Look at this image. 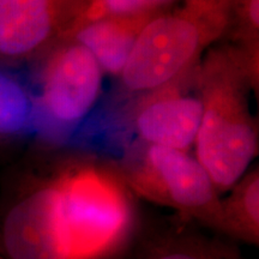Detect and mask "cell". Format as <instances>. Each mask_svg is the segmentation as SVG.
Wrapping results in <instances>:
<instances>
[{
  "label": "cell",
  "instance_id": "obj_1",
  "mask_svg": "<svg viewBox=\"0 0 259 259\" xmlns=\"http://www.w3.org/2000/svg\"><path fill=\"white\" fill-rule=\"evenodd\" d=\"M202 120L196 158L221 194L245 176L258 154V124L250 107L254 93L240 58L228 44L210 48L196 67Z\"/></svg>",
  "mask_w": 259,
  "mask_h": 259
},
{
  "label": "cell",
  "instance_id": "obj_2",
  "mask_svg": "<svg viewBox=\"0 0 259 259\" xmlns=\"http://www.w3.org/2000/svg\"><path fill=\"white\" fill-rule=\"evenodd\" d=\"M233 0H178L157 12L138 37L122 71V85L148 93L193 69L226 37Z\"/></svg>",
  "mask_w": 259,
  "mask_h": 259
},
{
  "label": "cell",
  "instance_id": "obj_3",
  "mask_svg": "<svg viewBox=\"0 0 259 259\" xmlns=\"http://www.w3.org/2000/svg\"><path fill=\"white\" fill-rule=\"evenodd\" d=\"M69 259H105L121 247L134 222L125 186L111 171L84 164L53 180Z\"/></svg>",
  "mask_w": 259,
  "mask_h": 259
},
{
  "label": "cell",
  "instance_id": "obj_4",
  "mask_svg": "<svg viewBox=\"0 0 259 259\" xmlns=\"http://www.w3.org/2000/svg\"><path fill=\"white\" fill-rule=\"evenodd\" d=\"M125 179L143 198L220 229L221 197L208 171L187 151L145 145Z\"/></svg>",
  "mask_w": 259,
  "mask_h": 259
},
{
  "label": "cell",
  "instance_id": "obj_5",
  "mask_svg": "<svg viewBox=\"0 0 259 259\" xmlns=\"http://www.w3.org/2000/svg\"><path fill=\"white\" fill-rule=\"evenodd\" d=\"M105 73L85 47L74 40L58 44L42 71L36 109L59 126H72L92 111L102 93Z\"/></svg>",
  "mask_w": 259,
  "mask_h": 259
},
{
  "label": "cell",
  "instance_id": "obj_6",
  "mask_svg": "<svg viewBox=\"0 0 259 259\" xmlns=\"http://www.w3.org/2000/svg\"><path fill=\"white\" fill-rule=\"evenodd\" d=\"M89 0H0V61L48 54L66 38Z\"/></svg>",
  "mask_w": 259,
  "mask_h": 259
},
{
  "label": "cell",
  "instance_id": "obj_7",
  "mask_svg": "<svg viewBox=\"0 0 259 259\" xmlns=\"http://www.w3.org/2000/svg\"><path fill=\"white\" fill-rule=\"evenodd\" d=\"M196 66L160 88L145 93L134 111V126L145 145L187 151L202 120Z\"/></svg>",
  "mask_w": 259,
  "mask_h": 259
},
{
  "label": "cell",
  "instance_id": "obj_8",
  "mask_svg": "<svg viewBox=\"0 0 259 259\" xmlns=\"http://www.w3.org/2000/svg\"><path fill=\"white\" fill-rule=\"evenodd\" d=\"M0 242L8 259H69L53 181L32 190L10 208Z\"/></svg>",
  "mask_w": 259,
  "mask_h": 259
},
{
  "label": "cell",
  "instance_id": "obj_9",
  "mask_svg": "<svg viewBox=\"0 0 259 259\" xmlns=\"http://www.w3.org/2000/svg\"><path fill=\"white\" fill-rule=\"evenodd\" d=\"M157 12L106 16L82 24L66 40H74L85 47L103 73L120 77L138 37Z\"/></svg>",
  "mask_w": 259,
  "mask_h": 259
},
{
  "label": "cell",
  "instance_id": "obj_10",
  "mask_svg": "<svg viewBox=\"0 0 259 259\" xmlns=\"http://www.w3.org/2000/svg\"><path fill=\"white\" fill-rule=\"evenodd\" d=\"M228 196L221 198L220 229L251 244L259 239V171L254 168L241 178Z\"/></svg>",
  "mask_w": 259,
  "mask_h": 259
},
{
  "label": "cell",
  "instance_id": "obj_11",
  "mask_svg": "<svg viewBox=\"0 0 259 259\" xmlns=\"http://www.w3.org/2000/svg\"><path fill=\"white\" fill-rule=\"evenodd\" d=\"M225 38L238 53L255 95L259 87V0H233Z\"/></svg>",
  "mask_w": 259,
  "mask_h": 259
},
{
  "label": "cell",
  "instance_id": "obj_12",
  "mask_svg": "<svg viewBox=\"0 0 259 259\" xmlns=\"http://www.w3.org/2000/svg\"><path fill=\"white\" fill-rule=\"evenodd\" d=\"M36 105L27 89L10 74L0 71V135H16L34 121Z\"/></svg>",
  "mask_w": 259,
  "mask_h": 259
},
{
  "label": "cell",
  "instance_id": "obj_13",
  "mask_svg": "<svg viewBox=\"0 0 259 259\" xmlns=\"http://www.w3.org/2000/svg\"><path fill=\"white\" fill-rule=\"evenodd\" d=\"M145 259H239L232 252L198 236H167L154 246Z\"/></svg>",
  "mask_w": 259,
  "mask_h": 259
},
{
  "label": "cell",
  "instance_id": "obj_14",
  "mask_svg": "<svg viewBox=\"0 0 259 259\" xmlns=\"http://www.w3.org/2000/svg\"><path fill=\"white\" fill-rule=\"evenodd\" d=\"M177 2L178 0H89L82 16L71 29L66 38L80 25L95 19L114 15L157 12L169 8Z\"/></svg>",
  "mask_w": 259,
  "mask_h": 259
}]
</instances>
